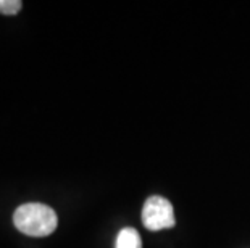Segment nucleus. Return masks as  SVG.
Masks as SVG:
<instances>
[{
	"label": "nucleus",
	"mask_w": 250,
	"mask_h": 248,
	"mask_svg": "<svg viewBox=\"0 0 250 248\" xmlns=\"http://www.w3.org/2000/svg\"><path fill=\"white\" fill-rule=\"evenodd\" d=\"M13 224L21 234L29 237H47L58 226L57 213L44 203H24L15 210Z\"/></svg>",
	"instance_id": "1"
},
{
	"label": "nucleus",
	"mask_w": 250,
	"mask_h": 248,
	"mask_svg": "<svg viewBox=\"0 0 250 248\" xmlns=\"http://www.w3.org/2000/svg\"><path fill=\"white\" fill-rule=\"evenodd\" d=\"M142 223L148 230L171 229L176 224L173 205L167 198L153 195L148 197L142 208Z\"/></svg>",
	"instance_id": "2"
},
{
	"label": "nucleus",
	"mask_w": 250,
	"mask_h": 248,
	"mask_svg": "<svg viewBox=\"0 0 250 248\" xmlns=\"http://www.w3.org/2000/svg\"><path fill=\"white\" fill-rule=\"evenodd\" d=\"M115 248H142L141 235L134 228H125L118 232Z\"/></svg>",
	"instance_id": "3"
},
{
	"label": "nucleus",
	"mask_w": 250,
	"mask_h": 248,
	"mask_svg": "<svg viewBox=\"0 0 250 248\" xmlns=\"http://www.w3.org/2000/svg\"><path fill=\"white\" fill-rule=\"evenodd\" d=\"M23 2L20 0H0V13L3 15H17L20 13Z\"/></svg>",
	"instance_id": "4"
}]
</instances>
